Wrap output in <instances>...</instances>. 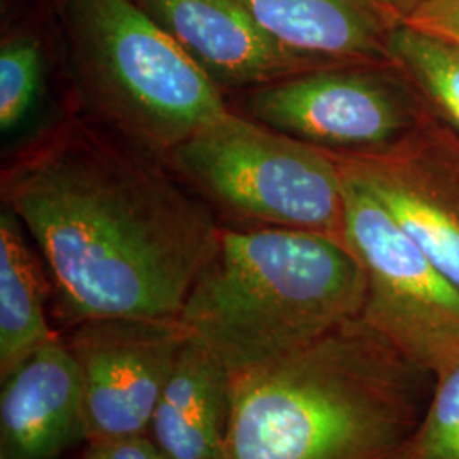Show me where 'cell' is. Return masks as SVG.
Returning a JSON list of instances; mask_svg holds the SVG:
<instances>
[{"mask_svg":"<svg viewBox=\"0 0 459 459\" xmlns=\"http://www.w3.org/2000/svg\"><path fill=\"white\" fill-rule=\"evenodd\" d=\"M0 196L36 244L68 327L179 320L221 231L164 160L75 111L4 167Z\"/></svg>","mask_w":459,"mask_h":459,"instance_id":"6da1fadb","label":"cell"},{"mask_svg":"<svg viewBox=\"0 0 459 459\" xmlns=\"http://www.w3.org/2000/svg\"><path fill=\"white\" fill-rule=\"evenodd\" d=\"M434 377L361 318L231 375L227 459H403Z\"/></svg>","mask_w":459,"mask_h":459,"instance_id":"7a4b0ae2","label":"cell"},{"mask_svg":"<svg viewBox=\"0 0 459 459\" xmlns=\"http://www.w3.org/2000/svg\"><path fill=\"white\" fill-rule=\"evenodd\" d=\"M366 276L324 233L221 227L179 322L230 375L278 361L361 318Z\"/></svg>","mask_w":459,"mask_h":459,"instance_id":"3957f363","label":"cell"},{"mask_svg":"<svg viewBox=\"0 0 459 459\" xmlns=\"http://www.w3.org/2000/svg\"><path fill=\"white\" fill-rule=\"evenodd\" d=\"M75 113L160 160L227 96L133 0H53Z\"/></svg>","mask_w":459,"mask_h":459,"instance_id":"277c9868","label":"cell"},{"mask_svg":"<svg viewBox=\"0 0 459 459\" xmlns=\"http://www.w3.org/2000/svg\"><path fill=\"white\" fill-rule=\"evenodd\" d=\"M165 164L221 227L305 230L345 242L337 157L231 108L174 148Z\"/></svg>","mask_w":459,"mask_h":459,"instance_id":"5b68a950","label":"cell"},{"mask_svg":"<svg viewBox=\"0 0 459 459\" xmlns=\"http://www.w3.org/2000/svg\"><path fill=\"white\" fill-rule=\"evenodd\" d=\"M229 104L261 125L341 157L386 152L432 116L394 62L315 66L235 94Z\"/></svg>","mask_w":459,"mask_h":459,"instance_id":"8992f818","label":"cell"},{"mask_svg":"<svg viewBox=\"0 0 459 459\" xmlns=\"http://www.w3.org/2000/svg\"><path fill=\"white\" fill-rule=\"evenodd\" d=\"M345 244L366 276L361 320L432 377L459 358V290L344 169Z\"/></svg>","mask_w":459,"mask_h":459,"instance_id":"52a82bcc","label":"cell"},{"mask_svg":"<svg viewBox=\"0 0 459 459\" xmlns=\"http://www.w3.org/2000/svg\"><path fill=\"white\" fill-rule=\"evenodd\" d=\"M81 368L87 443L148 434L189 335L179 320L99 318L64 337Z\"/></svg>","mask_w":459,"mask_h":459,"instance_id":"ba28073f","label":"cell"},{"mask_svg":"<svg viewBox=\"0 0 459 459\" xmlns=\"http://www.w3.org/2000/svg\"><path fill=\"white\" fill-rule=\"evenodd\" d=\"M335 157L459 290V134L430 116L386 152Z\"/></svg>","mask_w":459,"mask_h":459,"instance_id":"9c48e42d","label":"cell"},{"mask_svg":"<svg viewBox=\"0 0 459 459\" xmlns=\"http://www.w3.org/2000/svg\"><path fill=\"white\" fill-rule=\"evenodd\" d=\"M227 99L316 65L281 47L238 0H133Z\"/></svg>","mask_w":459,"mask_h":459,"instance_id":"30bf717a","label":"cell"},{"mask_svg":"<svg viewBox=\"0 0 459 459\" xmlns=\"http://www.w3.org/2000/svg\"><path fill=\"white\" fill-rule=\"evenodd\" d=\"M87 444L81 368L56 337L7 377L0 394V459H56Z\"/></svg>","mask_w":459,"mask_h":459,"instance_id":"8fae6325","label":"cell"},{"mask_svg":"<svg viewBox=\"0 0 459 459\" xmlns=\"http://www.w3.org/2000/svg\"><path fill=\"white\" fill-rule=\"evenodd\" d=\"M281 47L316 66L385 64L394 22L375 0H238Z\"/></svg>","mask_w":459,"mask_h":459,"instance_id":"7c38bea8","label":"cell"},{"mask_svg":"<svg viewBox=\"0 0 459 459\" xmlns=\"http://www.w3.org/2000/svg\"><path fill=\"white\" fill-rule=\"evenodd\" d=\"M231 375L193 339L160 396L148 436L165 459H227Z\"/></svg>","mask_w":459,"mask_h":459,"instance_id":"4fadbf2b","label":"cell"},{"mask_svg":"<svg viewBox=\"0 0 459 459\" xmlns=\"http://www.w3.org/2000/svg\"><path fill=\"white\" fill-rule=\"evenodd\" d=\"M28 231L7 206L0 212V377L56 339L49 327L47 267L28 242Z\"/></svg>","mask_w":459,"mask_h":459,"instance_id":"5bb4252c","label":"cell"},{"mask_svg":"<svg viewBox=\"0 0 459 459\" xmlns=\"http://www.w3.org/2000/svg\"><path fill=\"white\" fill-rule=\"evenodd\" d=\"M390 56L426 102L429 113L459 134V47L396 24Z\"/></svg>","mask_w":459,"mask_h":459,"instance_id":"9a60e30c","label":"cell"},{"mask_svg":"<svg viewBox=\"0 0 459 459\" xmlns=\"http://www.w3.org/2000/svg\"><path fill=\"white\" fill-rule=\"evenodd\" d=\"M43 45L30 30H13L0 41V130L17 132L34 113L43 91Z\"/></svg>","mask_w":459,"mask_h":459,"instance_id":"2e32d148","label":"cell"},{"mask_svg":"<svg viewBox=\"0 0 459 459\" xmlns=\"http://www.w3.org/2000/svg\"><path fill=\"white\" fill-rule=\"evenodd\" d=\"M403 459H459V358L434 375Z\"/></svg>","mask_w":459,"mask_h":459,"instance_id":"e0dca14e","label":"cell"},{"mask_svg":"<svg viewBox=\"0 0 459 459\" xmlns=\"http://www.w3.org/2000/svg\"><path fill=\"white\" fill-rule=\"evenodd\" d=\"M400 24L459 47V0H420Z\"/></svg>","mask_w":459,"mask_h":459,"instance_id":"ac0fdd59","label":"cell"},{"mask_svg":"<svg viewBox=\"0 0 459 459\" xmlns=\"http://www.w3.org/2000/svg\"><path fill=\"white\" fill-rule=\"evenodd\" d=\"M82 459H165L148 434L87 443Z\"/></svg>","mask_w":459,"mask_h":459,"instance_id":"d6986e66","label":"cell"},{"mask_svg":"<svg viewBox=\"0 0 459 459\" xmlns=\"http://www.w3.org/2000/svg\"><path fill=\"white\" fill-rule=\"evenodd\" d=\"M419 2L420 0H375L381 13L388 17L394 26L400 24L403 17L407 16Z\"/></svg>","mask_w":459,"mask_h":459,"instance_id":"ffe728a7","label":"cell"}]
</instances>
